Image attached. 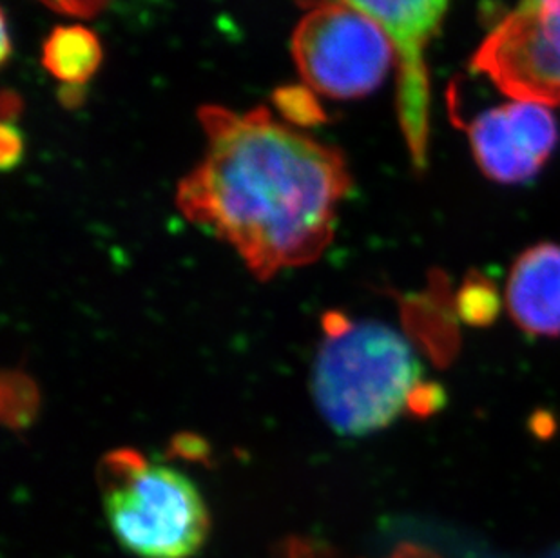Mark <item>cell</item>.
Returning <instances> with one entry per match:
<instances>
[{
	"label": "cell",
	"mask_w": 560,
	"mask_h": 558,
	"mask_svg": "<svg viewBox=\"0 0 560 558\" xmlns=\"http://www.w3.org/2000/svg\"><path fill=\"white\" fill-rule=\"evenodd\" d=\"M200 124L206 153L176 190L182 214L229 243L259 279L316 261L352 185L343 154L267 107L206 106Z\"/></svg>",
	"instance_id": "obj_1"
},
{
	"label": "cell",
	"mask_w": 560,
	"mask_h": 558,
	"mask_svg": "<svg viewBox=\"0 0 560 558\" xmlns=\"http://www.w3.org/2000/svg\"><path fill=\"white\" fill-rule=\"evenodd\" d=\"M317 353L312 392L328 425L350 438L396 421L421 385V363L396 330L334 314Z\"/></svg>",
	"instance_id": "obj_2"
},
{
	"label": "cell",
	"mask_w": 560,
	"mask_h": 558,
	"mask_svg": "<svg viewBox=\"0 0 560 558\" xmlns=\"http://www.w3.org/2000/svg\"><path fill=\"white\" fill-rule=\"evenodd\" d=\"M102 502L118 544L140 558L195 557L211 532V515L195 483L135 452L104 458Z\"/></svg>",
	"instance_id": "obj_3"
},
{
	"label": "cell",
	"mask_w": 560,
	"mask_h": 558,
	"mask_svg": "<svg viewBox=\"0 0 560 558\" xmlns=\"http://www.w3.org/2000/svg\"><path fill=\"white\" fill-rule=\"evenodd\" d=\"M291 51L305 88L338 101L377 90L397 63L386 33L360 11L341 4L307 10L292 33Z\"/></svg>",
	"instance_id": "obj_4"
},
{
	"label": "cell",
	"mask_w": 560,
	"mask_h": 558,
	"mask_svg": "<svg viewBox=\"0 0 560 558\" xmlns=\"http://www.w3.org/2000/svg\"><path fill=\"white\" fill-rule=\"evenodd\" d=\"M312 10L341 4L360 11L390 38L397 55V115L418 171L427 167L430 85L427 48L438 33L450 0H296Z\"/></svg>",
	"instance_id": "obj_5"
},
{
	"label": "cell",
	"mask_w": 560,
	"mask_h": 558,
	"mask_svg": "<svg viewBox=\"0 0 560 558\" xmlns=\"http://www.w3.org/2000/svg\"><path fill=\"white\" fill-rule=\"evenodd\" d=\"M471 68L517 102L560 104V0H521L481 44Z\"/></svg>",
	"instance_id": "obj_6"
},
{
	"label": "cell",
	"mask_w": 560,
	"mask_h": 558,
	"mask_svg": "<svg viewBox=\"0 0 560 558\" xmlns=\"http://www.w3.org/2000/svg\"><path fill=\"white\" fill-rule=\"evenodd\" d=\"M477 164L488 178L523 184L534 178L557 143V124L548 106L517 102L490 109L466 127Z\"/></svg>",
	"instance_id": "obj_7"
},
{
	"label": "cell",
	"mask_w": 560,
	"mask_h": 558,
	"mask_svg": "<svg viewBox=\"0 0 560 558\" xmlns=\"http://www.w3.org/2000/svg\"><path fill=\"white\" fill-rule=\"evenodd\" d=\"M513 322L532 336H560V247L539 243L513 264L506 287Z\"/></svg>",
	"instance_id": "obj_8"
},
{
	"label": "cell",
	"mask_w": 560,
	"mask_h": 558,
	"mask_svg": "<svg viewBox=\"0 0 560 558\" xmlns=\"http://www.w3.org/2000/svg\"><path fill=\"white\" fill-rule=\"evenodd\" d=\"M101 40L88 27H57L44 43V68L71 88L85 84L101 68Z\"/></svg>",
	"instance_id": "obj_9"
},
{
	"label": "cell",
	"mask_w": 560,
	"mask_h": 558,
	"mask_svg": "<svg viewBox=\"0 0 560 558\" xmlns=\"http://www.w3.org/2000/svg\"><path fill=\"white\" fill-rule=\"evenodd\" d=\"M455 312L470 327H490L501 314V298L492 279L470 270L455 295Z\"/></svg>",
	"instance_id": "obj_10"
},
{
	"label": "cell",
	"mask_w": 560,
	"mask_h": 558,
	"mask_svg": "<svg viewBox=\"0 0 560 558\" xmlns=\"http://www.w3.org/2000/svg\"><path fill=\"white\" fill-rule=\"evenodd\" d=\"M316 93L308 88H285L276 93L275 102L287 121L311 126L323 120L322 109L316 101Z\"/></svg>",
	"instance_id": "obj_11"
},
{
	"label": "cell",
	"mask_w": 560,
	"mask_h": 558,
	"mask_svg": "<svg viewBox=\"0 0 560 558\" xmlns=\"http://www.w3.org/2000/svg\"><path fill=\"white\" fill-rule=\"evenodd\" d=\"M444 403H446V395L441 386L421 383L410 397L408 410L413 411L416 416L427 417L438 411Z\"/></svg>",
	"instance_id": "obj_12"
},
{
	"label": "cell",
	"mask_w": 560,
	"mask_h": 558,
	"mask_svg": "<svg viewBox=\"0 0 560 558\" xmlns=\"http://www.w3.org/2000/svg\"><path fill=\"white\" fill-rule=\"evenodd\" d=\"M43 4L60 11L63 15L91 16L107 4V0H40Z\"/></svg>",
	"instance_id": "obj_13"
},
{
	"label": "cell",
	"mask_w": 560,
	"mask_h": 558,
	"mask_svg": "<svg viewBox=\"0 0 560 558\" xmlns=\"http://www.w3.org/2000/svg\"><path fill=\"white\" fill-rule=\"evenodd\" d=\"M22 146L21 132L16 131L15 126H11L10 121L4 120L2 124V167L8 168L15 165L21 160Z\"/></svg>",
	"instance_id": "obj_14"
},
{
	"label": "cell",
	"mask_w": 560,
	"mask_h": 558,
	"mask_svg": "<svg viewBox=\"0 0 560 558\" xmlns=\"http://www.w3.org/2000/svg\"><path fill=\"white\" fill-rule=\"evenodd\" d=\"M280 558H327L319 554V549L312 548L308 544L292 543L285 554Z\"/></svg>",
	"instance_id": "obj_15"
},
{
	"label": "cell",
	"mask_w": 560,
	"mask_h": 558,
	"mask_svg": "<svg viewBox=\"0 0 560 558\" xmlns=\"http://www.w3.org/2000/svg\"><path fill=\"white\" fill-rule=\"evenodd\" d=\"M388 558H439L438 555L430 554L427 549L418 548V546H412V544H407V546H399V548L394 551Z\"/></svg>",
	"instance_id": "obj_16"
}]
</instances>
